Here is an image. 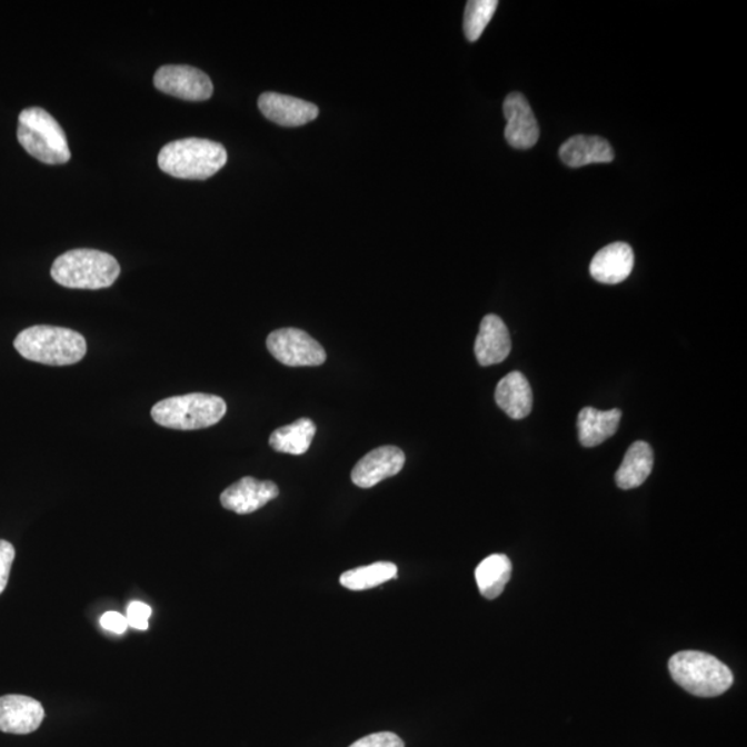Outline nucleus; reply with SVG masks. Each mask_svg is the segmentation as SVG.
<instances>
[{
	"label": "nucleus",
	"mask_w": 747,
	"mask_h": 747,
	"mask_svg": "<svg viewBox=\"0 0 747 747\" xmlns=\"http://www.w3.org/2000/svg\"><path fill=\"white\" fill-rule=\"evenodd\" d=\"M14 348L22 358L47 366L77 365L87 355V339L82 333L64 327L33 326L14 339Z\"/></svg>",
	"instance_id": "1"
},
{
	"label": "nucleus",
	"mask_w": 747,
	"mask_h": 747,
	"mask_svg": "<svg viewBox=\"0 0 747 747\" xmlns=\"http://www.w3.org/2000/svg\"><path fill=\"white\" fill-rule=\"evenodd\" d=\"M228 162V151L217 141L180 139L163 146L158 155V167L173 178L206 180L218 173Z\"/></svg>",
	"instance_id": "2"
},
{
	"label": "nucleus",
	"mask_w": 747,
	"mask_h": 747,
	"mask_svg": "<svg viewBox=\"0 0 747 747\" xmlns=\"http://www.w3.org/2000/svg\"><path fill=\"white\" fill-rule=\"evenodd\" d=\"M53 280L73 290H103L117 281L121 266L110 253L98 249H71L54 260Z\"/></svg>",
	"instance_id": "3"
},
{
	"label": "nucleus",
	"mask_w": 747,
	"mask_h": 747,
	"mask_svg": "<svg viewBox=\"0 0 747 747\" xmlns=\"http://www.w3.org/2000/svg\"><path fill=\"white\" fill-rule=\"evenodd\" d=\"M669 671L673 680L690 695L716 698L734 684L733 671L716 656L699 650H681L671 656Z\"/></svg>",
	"instance_id": "4"
},
{
	"label": "nucleus",
	"mask_w": 747,
	"mask_h": 747,
	"mask_svg": "<svg viewBox=\"0 0 747 747\" xmlns=\"http://www.w3.org/2000/svg\"><path fill=\"white\" fill-rule=\"evenodd\" d=\"M17 139L28 155L49 166L70 161L71 151L61 124L41 107H30L21 112Z\"/></svg>",
	"instance_id": "5"
},
{
	"label": "nucleus",
	"mask_w": 747,
	"mask_h": 747,
	"mask_svg": "<svg viewBox=\"0 0 747 747\" xmlns=\"http://www.w3.org/2000/svg\"><path fill=\"white\" fill-rule=\"evenodd\" d=\"M226 411L228 406L219 396L189 394L158 401L152 407L151 417L158 426L192 431L215 426L222 420Z\"/></svg>",
	"instance_id": "6"
},
{
	"label": "nucleus",
	"mask_w": 747,
	"mask_h": 747,
	"mask_svg": "<svg viewBox=\"0 0 747 747\" xmlns=\"http://www.w3.org/2000/svg\"><path fill=\"white\" fill-rule=\"evenodd\" d=\"M266 345L275 359L290 367L321 366L327 359L325 348L298 328H280L271 332Z\"/></svg>",
	"instance_id": "7"
},
{
	"label": "nucleus",
	"mask_w": 747,
	"mask_h": 747,
	"mask_svg": "<svg viewBox=\"0 0 747 747\" xmlns=\"http://www.w3.org/2000/svg\"><path fill=\"white\" fill-rule=\"evenodd\" d=\"M155 84L160 92L187 101L211 99L213 84L206 72L190 66H163L158 68Z\"/></svg>",
	"instance_id": "8"
},
{
	"label": "nucleus",
	"mask_w": 747,
	"mask_h": 747,
	"mask_svg": "<svg viewBox=\"0 0 747 747\" xmlns=\"http://www.w3.org/2000/svg\"><path fill=\"white\" fill-rule=\"evenodd\" d=\"M506 116V139L509 146L518 150L531 149L540 138V128L537 123L529 101L522 93L514 92L504 101Z\"/></svg>",
	"instance_id": "9"
},
{
	"label": "nucleus",
	"mask_w": 747,
	"mask_h": 747,
	"mask_svg": "<svg viewBox=\"0 0 747 747\" xmlns=\"http://www.w3.org/2000/svg\"><path fill=\"white\" fill-rule=\"evenodd\" d=\"M406 462L405 452L395 446L378 447L366 455L356 464L350 478L361 489H370L392 478L404 469Z\"/></svg>",
	"instance_id": "10"
},
{
	"label": "nucleus",
	"mask_w": 747,
	"mask_h": 747,
	"mask_svg": "<svg viewBox=\"0 0 747 747\" xmlns=\"http://www.w3.org/2000/svg\"><path fill=\"white\" fill-rule=\"evenodd\" d=\"M258 107L269 121L286 128L302 127L319 117V107L316 104L275 92L260 94Z\"/></svg>",
	"instance_id": "11"
},
{
	"label": "nucleus",
	"mask_w": 747,
	"mask_h": 747,
	"mask_svg": "<svg viewBox=\"0 0 747 747\" xmlns=\"http://www.w3.org/2000/svg\"><path fill=\"white\" fill-rule=\"evenodd\" d=\"M43 718V706L30 696H0V731L16 735L31 734L41 727Z\"/></svg>",
	"instance_id": "12"
},
{
	"label": "nucleus",
	"mask_w": 747,
	"mask_h": 747,
	"mask_svg": "<svg viewBox=\"0 0 747 747\" xmlns=\"http://www.w3.org/2000/svg\"><path fill=\"white\" fill-rule=\"evenodd\" d=\"M279 494V488L275 482L246 477L226 489L220 496V502L229 511L247 515L258 511L266 504L275 500Z\"/></svg>",
	"instance_id": "13"
},
{
	"label": "nucleus",
	"mask_w": 747,
	"mask_h": 747,
	"mask_svg": "<svg viewBox=\"0 0 747 747\" xmlns=\"http://www.w3.org/2000/svg\"><path fill=\"white\" fill-rule=\"evenodd\" d=\"M511 352V338L508 328L500 317L488 315L480 322L475 356L480 366L488 367L501 363Z\"/></svg>",
	"instance_id": "14"
},
{
	"label": "nucleus",
	"mask_w": 747,
	"mask_h": 747,
	"mask_svg": "<svg viewBox=\"0 0 747 747\" xmlns=\"http://www.w3.org/2000/svg\"><path fill=\"white\" fill-rule=\"evenodd\" d=\"M633 268V248L626 242H614L599 249L591 260L590 273L602 285H619L631 275Z\"/></svg>",
	"instance_id": "15"
},
{
	"label": "nucleus",
	"mask_w": 747,
	"mask_h": 747,
	"mask_svg": "<svg viewBox=\"0 0 747 747\" xmlns=\"http://www.w3.org/2000/svg\"><path fill=\"white\" fill-rule=\"evenodd\" d=\"M496 404L512 420H524L534 409V394L522 372L512 371L498 382Z\"/></svg>",
	"instance_id": "16"
},
{
	"label": "nucleus",
	"mask_w": 747,
	"mask_h": 747,
	"mask_svg": "<svg viewBox=\"0 0 747 747\" xmlns=\"http://www.w3.org/2000/svg\"><path fill=\"white\" fill-rule=\"evenodd\" d=\"M560 160L570 168L590 166V163L612 162L615 152L609 141L599 136H574L565 141L559 150Z\"/></svg>",
	"instance_id": "17"
},
{
	"label": "nucleus",
	"mask_w": 747,
	"mask_h": 747,
	"mask_svg": "<svg viewBox=\"0 0 747 747\" xmlns=\"http://www.w3.org/2000/svg\"><path fill=\"white\" fill-rule=\"evenodd\" d=\"M621 420V411L612 409L599 411L592 407H586L577 417V431L580 444L585 447H596L605 440L612 438L618 432Z\"/></svg>",
	"instance_id": "18"
},
{
	"label": "nucleus",
	"mask_w": 747,
	"mask_h": 747,
	"mask_svg": "<svg viewBox=\"0 0 747 747\" xmlns=\"http://www.w3.org/2000/svg\"><path fill=\"white\" fill-rule=\"evenodd\" d=\"M654 468V450L647 441H636L630 447L616 472V485L622 490L639 488Z\"/></svg>",
	"instance_id": "19"
},
{
	"label": "nucleus",
	"mask_w": 747,
	"mask_h": 747,
	"mask_svg": "<svg viewBox=\"0 0 747 747\" xmlns=\"http://www.w3.org/2000/svg\"><path fill=\"white\" fill-rule=\"evenodd\" d=\"M512 564L504 554H494L485 558L475 570V580L479 592L486 599H496L501 596L507 582L511 580Z\"/></svg>",
	"instance_id": "20"
},
{
	"label": "nucleus",
	"mask_w": 747,
	"mask_h": 747,
	"mask_svg": "<svg viewBox=\"0 0 747 747\" xmlns=\"http://www.w3.org/2000/svg\"><path fill=\"white\" fill-rule=\"evenodd\" d=\"M316 435L315 422L309 418H301L290 426L276 429L271 434L269 444L271 449L287 455L301 456L309 450Z\"/></svg>",
	"instance_id": "21"
},
{
	"label": "nucleus",
	"mask_w": 747,
	"mask_h": 747,
	"mask_svg": "<svg viewBox=\"0 0 747 747\" xmlns=\"http://www.w3.org/2000/svg\"><path fill=\"white\" fill-rule=\"evenodd\" d=\"M398 577V566L392 562H376L345 571L339 577V582L348 590L365 591L384 585Z\"/></svg>",
	"instance_id": "22"
},
{
	"label": "nucleus",
	"mask_w": 747,
	"mask_h": 747,
	"mask_svg": "<svg viewBox=\"0 0 747 747\" xmlns=\"http://www.w3.org/2000/svg\"><path fill=\"white\" fill-rule=\"evenodd\" d=\"M497 0H469L464 14V33L469 42H477L497 10Z\"/></svg>",
	"instance_id": "23"
},
{
	"label": "nucleus",
	"mask_w": 747,
	"mask_h": 747,
	"mask_svg": "<svg viewBox=\"0 0 747 747\" xmlns=\"http://www.w3.org/2000/svg\"><path fill=\"white\" fill-rule=\"evenodd\" d=\"M349 747H405V743L399 735L385 731L367 735Z\"/></svg>",
	"instance_id": "24"
},
{
	"label": "nucleus",
	"mask_w": 747,
	"mask_h": 747,
	"mask_svg": "<svg viewBox=\"0 0 747 747\" xmlns=\"http://www.w3.org/2000/svg\"><path fill=\"white\" fill-rule=\"evenodd\" d=\"M152 614L149 605L135 601L129 605L127 610L128 626L136 628V630L146 631L149 628V619Z\"/></svg>",
	"instance_id": "25"
},
{
	"label": "nucleus",
	"mask_w": 747,
	"mask_h": 747,
	"mask_svg": "<svg viewBox=\"0 0 747 747\" xmlns=\"http://www.w3.org/2000/svg\"><path fill=\"white\" fill-rule=\"evenodd\" d=\"M16 558V550L13 545L9 541L0 540V594L4 591L8 586L11 565Z\"/></svg>",
	"instance_id": "26"
},
{
	"label": "nucleus",
	"mask_w": 747,
	"mask_h": 747,
	"mask_svg": "<svg viewBox=\"0 0 747 747\" xmlns=\"http://www.w3.org/2000/svg\"><path fill=\"white\" fill-rule=\"evenodd\" d=\"M101 626L111 633L123 634L128 630V621L124 616L118 612H107L101 616Z\"/></svg>",
	"instance_id": "27"
}]
</instances>
